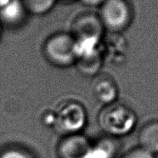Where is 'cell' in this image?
<instances>
[{
    "mask_svg": "<svg viewBox=\"0 0 158 158\" xmlns=\"http://www.w3.org/2000/svg\"><path fill=\"white\" fill-rule=\"evenodd\" d=\"M9 0H0V7H2L3 5H4V4L7 3Z\"/></svg>",
    "mask_w": 158,
    "mask_h": 158,
    "instance_id": "cell-16",
    "label": "cell"
},
{
    "mask_svg": "<svg viewBox=\"0 0 158 158\" xmlns=\"http://www.w3.org/2000/svg\"><path fill=\"white\" fill-rule=\"evenodd\" d=\"M138 146L151 154L158 155V119L145 122L137 135Z\"/></svg>",
    "mask_w": 158,
    "mask_h": 158,
    "instance_id": "cell-8",
    "label": "cell"
},
{
    "mask_svg": "<svg viewBox=\"0 0 158 158\" xmlns=\"http://www.w3.org/2000/svg\"><path fill=\"white\" fill-rule=\"evenodd\" d=\"M113 144L108 141H100L92 144L88 158H111L114 154Z\"/></svg>",
    "mask_w": 158,
    "mask_h": 158,
    "instance_id": "cell-12",
    "label": "cell"
},
{
    "mask_svg": "<svg viewBox=\"0 0 158 158\" xmlns=\"http://www.w3.org/2000/svg\"><path fill=\"white\" fill-rule=\"evenodd\" d=\"M105 31L98 15L88 13L79 15L73 21L71 34L76 40L100 43Z\"/></svg>",
    "mask_w": 158,
    "mask_h": 158,
    "instance_id": "cell-5",
    "label": "cell"
},
{
    "mask_svg": "<svg viewBox=\"0 0 158 158\" xmlns=\"http://www.w3.org/2000/svg\"><path fill=\"white\" fill-rule=\"evenodd\" d=\"M137 116L130 107L117 102L104 106L98 116L100 128L111 137L130 134L137 125Z\"/></svg>",
    "mask_w": 158,
    "mask_h": 158,
    "instance_id": "cell-1",
    "label": "cell"
},
{
    "mask_svg": "<svg viewBox=\"0 0 158 158\" xmlns=\"http://www.w3.org/2000/svg\"><path fill=\"white\" fill-rule=\"evenodd\" d=\"M43 52L47 61L56 67H70L77 61L75 39L68 32H58L47 38Z\"/></svg>",
    "mask_w": 158,
    "mask_h": 158,
    "instance_id": "cell-3",
    "label": "cell"
},
{
    "mask_svg": "<svg viewBox=\"0 0 158 158\" xmlns=\"http://www.w3.org/2000/svg\"><path fill=\"white\" fill-rule=\"evenodd\" d=\"M81 4L89 7H100L106 0H78Z\"/></svg>",
    "mask_w": 158,
    "mask_h": 158,
    "instance_id": "cell-15",
    "label": "cell"
},
{
    "mask_svg": "<svg viewBox=\"0 0 158 158\" xmlns=\"http://www.w3.org/2000/svg\"><path fill=\"white\" fill-rule=\"evenodd\" d=\"M0 158H34L25 149L18 147L7 148L0 153Z\"/></svg>",
    "mask_w": 158,
    "mask_h": 158,
    "instance_id": "cell-13",
    "label": "cell"
},
{
    "mask_svg": "<svg viewBox=\"0 0 158 158\" xmlns=\"http://www.w3.org/2000/svg\"><path fill=\"white\" fill-rule=\"evenodd\" d=\"M27 15L21 0H9L0 7V24L2 27H16L24 22Z\"/></svg>",
    "mask_w": 158,
    "mask_h": 158,
    "instance_id": "cell-7",
    "label": "cell"
},
{
    "mask_svg": "<svg viewBox=\"0 0 158 158\" xmlns=\"http://www.w3.org/2000/svg\"><path fill=\"white\" fill-rule=\"evenodd\" d=\"M28 15H44L53 10L58 0H21Z\"/></svg>",
    "mask_w": 158,
    "mask_h": 158,
    "instance_id": "cell-11",
    "label": "cell"
},
{
    "mask_svg": "<svg viewBox=\"0 0 158 158\" xmlns=\"http://www.w3.org/2000/svg\"><path fill=\"white\" fill-rule=\"evenodd\" d=\"M92 144L81 134L64 136L57 146L59 158H88Z\"/></svg>",
    "mask_w": 158,
    "mask_h": 158,
    "instance_id": "cell-6",
    "label": "cell"
},
{
    "mask_svg": "<svg viewBox=\"0 0 158 158\" xmlns=\"http://www.w3.org/2000/svg\"><path fill=\"white\" fill-rule=\"evenodd\" d=\"M64 1H68V0H64Z\"/></svg>",
    "mask_w": 158,
    "mask_h": 158,
    "instance_id": "cell-18",
    "label": "cell"
},
{
    "mask_svg": "<svg viewBox=\"0 0 158 158\" xmlns=\"http://www.w3.org/2000/svg\"><path fill=\"white\" fill-rule=\"evenodd\" d=\"M2 31H3V27H2V25L0 24V39H1V37H2Z\"/></svg>",
    "mask_w": 158,
    "mask_h": 158,
    "instance_id": "cell-17",
    "label": "cell"
},
{
    "mask_svg": "<svg viewBox=\"0 0 158 158\" xmlns=\"http://www.w3.org/2000/svg\"><path fill=\"white\" fill-rule=\"evenodd\" d=\"M121 158H156V156L136 146L126 151Z\"/></svg>",
    "mask_w": 158,
    "mask_h": 158,
    "instance_id": "cell-14",
    "label": "cell"
},
{
    "mask_svg": "<svg viewBox=\"0 0 158 158\" xmlns=\"http://www.w3.org/2000/svg\"><path fill=\"white\" fill-rule=\"evenodd\" d=\"M98 16L105 31L120 34L129 28L134 19V10L129 0H106Z\"/></svg>",
    "mask_w": 158,
    "mask_h": 158,
    "instance_id": "cell-2",
    "label": "cell"
},
{
    "mask_svg": "<svg viewBox=\"0 0 158 158\" xmlns=\"http://www.w3.org/2000/svg\"><path fill=\"white\" fill-rule=\"evenodd\" d=\"M94 96L104 106L117 102L118 97V88L113 79L108 77H101L94 82Z\"/></svg>",
    "mask_w": 158,
    "mask_h": 158,
    "instance_id": "cell-9",
    "label": "cell"
},
{
    "mask_svg": "<svg viewBox=\"0 0 158 158\" xmlns=\"http://www.w3.org/2000/svg\"><path fill=\"white\" fill-rule=\"evenodd\" d=\"M102 57L100 51L91 55L80 57L77 60L75 65L82 74L85 76H94L99 72L102 65Z\"/></svg>",
    "mask_w": 158,
    "mask_h": 158,
    "instance_id": "cell-10",
    "label": "cell"
},
{
    "mask_svg": "<svg viewBox=\"0 0 158 158\" xmlns=\"http://www.w3.org/2000/svg\"><path fill=\"white\" fill-rule=\"evenodd\" d=\"M86 123V110L78 102H65L55 111L54 128L64 136L80 134Z\"/></svg>",
    "mask_w": 158,
    "mask_h": 158,
    "instance_id": "cell-4",
    "label": "cell"
}]
</instances>
